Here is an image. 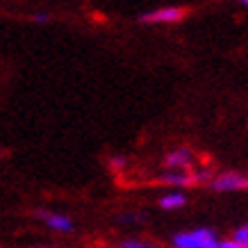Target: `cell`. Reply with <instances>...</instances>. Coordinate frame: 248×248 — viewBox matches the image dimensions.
Instances as JSON below:
<instances>
[{
  "label": "cell",
  "mask_w": 248,
  "mask_h": 248,
  "mask_svg": "<svg viewBox=\"0 0 248 248\" xmlns=\"http://www.w3.org/2000/svg\"><path fill=\"white\" fill-rule=\"evenodd\" d=\"M173 248H217L218 237L212 228H194L171 237Z\"/></svg>",
  "instance_id": "obj_1"
},
{
  "label": "cell",
  "mask_w": 248,
  "mask_h": 248,
  "mask_svg": "<svg viewBox=\"0 0 248 248\" xmlns=\"http://www.w3.org/2000/svg\"><path fill=\"white\" fill-rule=\"evenodd\" d=\"M212 189L214 191H221V194H230V191H246L248 189V175L244 173H237V171H226L212 178L210 180Z\"/></svg>",
  "instance_id": "obj_2"
},
{
  "label": "cell",
  "mask_w": 248,
  "mask_h": 248,
  "mask_svg": "<svg viewBox=\"0 0 248 248\" xmlns=\"http://www.w3.org/2000/svg\"><path fill=\"white\" fill-rule=\"evenodd\" d=\"M34 217L44 223L46 228H50L55 232H73V218L66 217V214H62V212H50V210H37L34 212Z\"/></svg>",
  "instance_id": "obj_3"
},
{
  "label": "cell",
  "mask_w": 248,
  "mask_h": 248,
  "mask_svg": "<svg viewBox=\"0 0 248 248\" xmlns=\"http://www.w3.org/2000/svg\"><path fill=\"white\" fill-rule=\"evenodd\" d=\"M166 169H175V171H189L194 166V153L180 146V148H173L171 153H166L164 157Z\"/></svg>",
  "instance_id": "obj_4"
},
{
  "label": "cell",
  "mask_w": 248,
  "mask_h": 248,
  "mask_svg": "<svg viewBox=\"0 0 248 248\" xmlns=\"http://www.w3.org/2000/svg\"><path fill=\"white\" fill-rule=\"evenodd\" d=\"M182 18H185V9L182 7H162L143 14L141 23H178Z\"/></svg>",
  "instance_id": "obj_5"
},
{
  "label": "cell",
  "mask_w": 248,
  "mask_h": 248,
  "mask_svg": "<svg viewBox=\"0 0 248 248\" xmlns=\"http://www.w3.org/2000/svg\"><path fill=\"white\" fill-rule=\"evenodd\" d=\"M159 180L164 182V185H171L175 189H182V187H189V185H194V175L189 171H175V169H169L166 173L159 175Z\"/></svg>",
  "instance_id": "obj_6"
},
{
  "label": "cell",
  "mask_w": 248,
  "mask_h": 248,
  "mask_svg": "<svg viewBox=\"0 0 248 248\" xmlns=\"http://www.w3.org/2000/svg\"><path fill=\"white\" fill-rule=\"evenodd\" d=\"M187 205V196L182 194V191H171V194H166L159 198V207L164 212H175V210H182Z\"/></svg>",
  "instance_id": "obj_7"
},
{
  "label": "cell",
  "mask_w": 248,
  "mask_h": 248,
  "mask_svg": "<svg viewBox=\"0 0 248 248\" xmlns=\"http://www.w3.org/2000/svg\"><path fill=\"white\" fill-rule=\"evenodd\" d=\"M116 248H157V244H153V241L148 239H137V237H132V239H123L116 244Z\"/></svg>",
  "instance_id": "obj_8"
},
{
  "label": "cell",
  "mask_w": 248,
  "mask_h": 248,
  "mask_svg": "<svg viewBox=\"0 0 248 248\" xmlns=\"http://www.w3.org/2000/svg\"><path fill=\"white\" fill-rule=\"evenodd\" d=\"M232 237H234L237 241H241V244H246V246H248V223H244V226L237 228Z\"/></svg>",
  "instance_id": "obj_9"
},
{
  "label": "cell",
  "mask_w": 248,
  "mask_h": 248,
  "mask_svg": "<svg viewBox=\"0 0 248 248\" xmlns=\"http://www.w3.org/2000/svg\"><path fill=\"white\" fill-rule=\"evenodd\" d=\"M217 248H248L246 244H241V241H237L232 237V239H223V241H218V246Z\"/></svg>",
  "instance_id": "obj_10"
},
{
  "label": "cell",
  "mask_w": 248,
  "mask_h": 248,
  "mask_svg": "<svg viewBox=\"0 0 248 248\" xmlns=\"http://www.w3.org/2000/svg\"><path fill=\"white\" fill-rule=\"evenodd\" d=\"M125 164H128V159L121 157V155H114V157H109V166H112L114 171H119V169H125Z\"/></svg>",
  "instance_id": "obj_11"
},
{
  "label": "cell",
  "mask_w": 248,
  "mask_h": 248,
  "mask_svg": "<svg viewBox=\"0 0 248 248\" xmlns=\"http://www.w3.org/2000/svg\"><path fill=\"white\" fill-rule=\"evenodd\" d=\"M32 21H34V23H48V21H50V16L44 14V12H39V14L32 16Z\"/></svg>",
  "instance_id": "obj_12"
},
{
  "label": "cell",
  "mask_w": 248,
  "mask_h": 248,
  "mask_svg": "<svg viewBox=\"0 0 248 248\" xmlns=\"http://www.w3.org/2000/svg\"><path fill=\"white\" fill-rule=\"evenodd\" d=\"M34 248H53V246H34Z\"/></svg>",
  "instance_id": "obj_13"
},
{
  "label": "cell",
  "mask_w": 248,
  "mask_h": 248,
  "mask_svg": "<svg viewBox=\"0 0 248 248\" xmlns=\"http://www.w3.org/2000/svg\"><path fill=\"white\" fill-rule=\"evenodd\" d=\"M239 2H244V5H248V0H239Z\"/></svg>",
  "instance_id": "obj_14"
},
{
  "label": "cell",
  "mask_w": 248,
  "mask_h": 248,
  "mask_svg": "<svg viewBox=\"0 0 248 248\" xmlns=\"http://www.w3.org/2000/svg\"><path fill=\"white\" fill-rule=\"evenodd\" d=\"M0 155H2V148H0Z\"/></svg>",
  "instance_id": "obj_15"
}]
</instances>
